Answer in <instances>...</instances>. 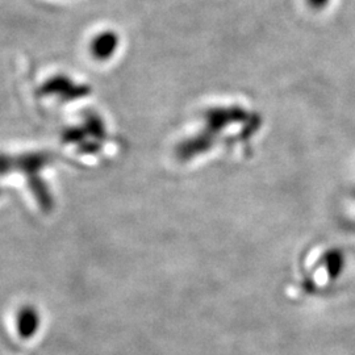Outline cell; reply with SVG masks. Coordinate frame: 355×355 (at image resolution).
<instances>
[{
	"instance_id": "cell-1",
	"label": "cell",
	"mask_w": 355,
	"mask_h": 355,
	"mask_svg": "<svg viewBox=\"0 0 355 355\" xmlns=\"http://www.w3.org/2000/svg\"><path fill=\"white\" fill-rule=\"evenodd\" d=\"M16 324H17L19 336L21 338H24V340L32 338L40 328V315H38L36 308H33L31 305L21 308L19 311Z\"/></svg>"
},
{
	"instance_id": "cell-2",
	"label": "cell",
	"mask_w": 355,
	"mask_h": 355,
	"mask_svg": "<svg viewBox=\"0 0 355 355\" xmlns=\"http://www.w3.org/2000/svg\"><path fill=\"white\" fill-rule=\"evenodd\" d=\"M114 45H116V38L112 35L111 36L110 35L108 36H101L94 42V53L98 57L104 58V57H107L112 53Z\"/></svg>"
},
{
	"instance_id": "cell-3",
	"label": "cell",
	"mask_w": 355,
	"mask_h": 355,
	"mask_svg": "<svg viewBox=\"0 0 355 355\" xmlns=\"http://www.w3.org/2000/svg\"><path fill=\"white\" fill-rule=\"evenodd\" d=\"M325 1H327V0H311V3L315 4V6H320V4L322 6Z\"/></svg>"
}]
</instances>
